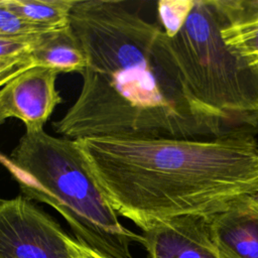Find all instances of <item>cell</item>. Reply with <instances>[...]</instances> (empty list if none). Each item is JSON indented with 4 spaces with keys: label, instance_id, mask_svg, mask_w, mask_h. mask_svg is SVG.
I'll return each mask as SVG.
<instances>
[{
    "label": "cell",
    "instance_id": "1",
    "mask_svg": "<svg viewBox=\"0 0 258 258\" xmlns=\"http://www.w3.org/2000/svg\"><path fill=\"white\" fill-rule=\"evenodd\" d=\"M70 24L87 64L78 98L52 123L84 138L229 136L189 96L162 28L120 0H76Z\"/></svg>",
    "mask_w": 258,
    "mask_h": 258
},
{
    "label": "cell",
    "instance_id": "2",
    "mask_svg": "<svg viewBox=\"0 0 258 258\" xmlns=\"http://www.w3.org/2000/svg\"><path fill=\"white\" fill-rule=\"evenodd\" d=\"M116 213L142 231L183 215H211L258 192L253 136L77 140Z\"/></svg>",
    "mask_w": 258,
    "mask_h": 258
},
{
    "label": "cell",
    "instance_id": "3",
    "mask_svg": "<svg viewBox=\"0 0 258 258\" xmlns=\"http://www.w3.org/2000/svg\"><path fill=\"white\" fill-rule=\"evenodd\" d=\"M11 160L24 172L22 196L57 211L80 245L105 258H133L129 247L142 235L120 223L77 140L25 131Z\"/></svg>",
    "mask_w": 258,
    "mask_h": 258
},
{
    "label": "cell",
    "instance_id": "4",
    "mask_svg": "<svg viewBox=\"0 0 258 258\" xmlns=\"http://www.w3.org/2000/svg\"><path fill=\"white\" fill-rule=\"evenodd\" d=\"M215 0H195L181 30L168 38L194 102L229 136L258 133V66L224 41Z\"/></svg>",
    "mask_w": 258,
    "mask_h": 258
},
{
    "label": "cell",
    "instance_id": "5",
    "mask_svg": "<svg viewBox=\"0 0 258 258\" xmlns=\"http://www.w3.org/2000/svg\"><path fill=\"white\" fill-rule=\"evenodd\" d=\"M75 244L22 195L0 200V258H76Z\"/></svg>",
    "mask_w": 258,
    "mask_h": 258
},
{
    "label": "cell",
    "instance_id": "6",
    "mask_svg": "<svg viewBox=\"0 0 258 258\" xmlns=\"http://www.w3.org/2000/svg\"><path fill=\"white\" fill-rule=\"evenodd\" d=\"M59 73L35 66L19 74L0 89V107L7 118L22 121L26 132L44 130L54 109L62 103L55 87Z\"/></svg>",
    "mask_w": 258,
    "mask_h": 258
},
{
    "label": "cell",
    "instance_id": "7",
    "mask_svg": "<svg viewBox=\"0 0 258 258\" xmlns=\"http://www.w3.org/2000/svg\"><path fill=\"white\" fill-rule=\"evenodd\" d=\"M151 258H222L208 215H183L157 222L142 234Z\"/></svg>",
    "mask_w": 258,
    "mask_h": 258
},
{
    "label": "cell",
    "instance_id": "8",
    "mask_svg": "<svg viewBox=\"0 0 258 258\" xmlns=\"http://www.w3.org/2000/svg\"><path fill=\"white\" fill-rule=\"evenodd\" d=\"M208 218L222 258H258V203L254 195L236 199Z\"/></svg>",
    "mask_w": 258,
    "mask_h": 258
},
{
    "label": "cell",
    "instance_id": "9",
    "mask_svg": "<svg viewBox=\"0 0 258 258\" xmlns=\"http://www.w3.org/2000/svg\"><path fill=\"white\" fill-rule=\"evenodd\" d=\"M36 66L58 73H81L86 64L85 51L71 24L36 35L30 53Z\"/></svg>",
    "mask_w": 258,
    "mask_h": 258
},
{
    "label": "cell",
    "instance_id": "10",
    "mask_svg": "<svg viewBox=\"0 0 258 258\" xmlns=\"http://www.w3.org/2000/svg\"><path fill=\"white\" fill-rule=\"evenodd\" d=\"M4 3L27 22L56 29L70 24L76 0H4Z\"/></svg>",
    "mask_w": 258,
    "mask_h": 258
},
{
    "label": "cell",
    "instance_id": "11",
    "mask_svg": "<svg viewBox=\"0 0 258 258\" xmlns=\"http://www.w3.org/2000/svg\"><path fill=\"white\" fill-rule=\"evenodd\" d=\"M221 34L231 49L258 66V20L238 25H224Z\"/></svg>",
    "mask_w": 258,
    "mask_h": 258
},
{
    "label": "cell",
    "instance_id": "12",
    "mask_svg": "<svg viewBox=\"0 0 258 258\" xmlns=\"http://www.w3.org/2000/svg\"><path fill=\"white\" fill-rule=\"evenodd\" d=\"M195 0H160L157 3V15L162 30L168 38L174 37L183 27Z\"/></svg>",
    "mask_w": 258,
    "mask_h": 258
},
{
    "label": "cell",
    "instance_id": "13",
    "mask_svg": "<svg viewBox=\"0 0 258 258\" xmlns=\"http://www.w3.org/2000/svg\"><path fill=\"white\" fill-rule=\"evenodd\" d=\"M224 25H238L258 20V0H215Z\"/></svg>",
    "mask_w": 258,
    "mask_h": 258
},
{
    "label": "cell",
    "instance_id": "14",
    "mask_svg": "<svg viewBox=\"0 0 258 258\" xmlns=\"http://www.w3.org/2000/svg\"><path fill=\"white\" fill-rule=\"evenodd\" d=\"M51 29H46L30 22H27L19 15L10 10L0 0V37H21L33 36Z\"/></svg>",
    "mask_w": 258,
    "mask_h": 258
},
{
    "label": "cell",
    "instance_id": "15",
    "mask_svg": "<svg viewBox=\"0 0 258 258\" xmlns=\"http://www.w3.org/2000/svg\"><path fill=\"white\" fill-rule=\"evenodd\" d=\"M38 35V34H37ZM36 35L0 37V60L30 55Z\"/></svg>",
    "mask_w": 258,
    "mask_h": 258
},
{
    "label": "cell",
    "instance_id": "16",
    "mask_svg": "<svg viewBox=\"0 0 258 258\" xmlns=\"http://www.w3.org/2000/svg\"><path fill=\"white\" fill-rule=\"evenodd\" d=\"M35 66L30 55L0 60V89L19 74Z\"/></svg>",
    "mask_w": 258,
    "mask_h": 258
},
{
    "label": "cell",
    "instance_id": "17",
    "mask_svg": "<svg viewBox=\"0 0 258 258\" xmlns=\"http://www.w3.org/2000/svg\"><path fill=\"white\" fill-rule=\"evenodd\" d=\"M75 254H76V258H105V257L91 251L90 249L80 245L77 241L75 244Z\"/></svg>",
    "mask_w": 258,
    "mask_h": 258
},
{
    "label": "cell",
    "instance_id": "18",
    "mask_svg": "<svg viewBox=\"0 0 258 258\" xmlns=\"http://www.w3.org/2000/svg\"><path fill=\"white\" fill-rule=\"evenodd\" d=\"M5 120H6V117L4 116V114H3L2 110H1V107H0V125H1L2 123H4Z\"/></svg>",
    "mask_w": 258,
    "mask_h": 258
},
{
    "label": "cell",
    "instance_id": "19",
    "mask_svg": "<svg viewBox=\"0 0 258 258\" xmlns=\"http://www.w3.org/2000/svg\"><path fill=\"white\" fill-rule=\"evenodd\" d=\"M254 198H255V200H256V202L258 203V192H256L255 195H254Z\"/></svg>",
    "mask_w": 258,
    "mask_h": 258
}]
</instances>
